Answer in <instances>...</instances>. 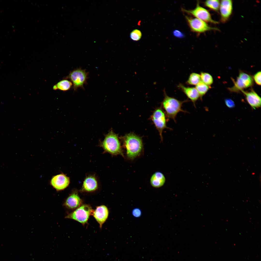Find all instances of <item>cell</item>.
I'll use <instances>...</instances> for the list:
<instances>
[{
  "label": "cell",
  "mask_w": 261,
  "mask_h": 261,
  "mask_svg": "<svg viewBox=\"0 0 261 261\" xmlns=\"http://www.w3.org/2000/svg\"><path fill=\"white\" fill-rule=\"evenodd\" d=\"M164 91V98L161 102V106L165 110L167 119H172L176 122L175 118L177 114L180 112L187 113L182 109L183 103L189 101L187 99L180 101L174 97L168 96L165 90Z\"/></svg>",
  "instance_id": "obj_1"
},
{
  "label": "cell",
  "mask_w": 261,
  "mask_h": 261,
  "mask_svg": "<svg viewBox=\"0 0 261 261\" xmlns=\"http://www.w3.org/2000/svg\"><path fill=\"white\" fill-rule=\"evenodd\" d=\"M126 150L128 157L133 159L140 153L143 144L141 138L133 133L125 135L122 137Z\"/></svg>",
  "instance_id": "obj_2"
},
{
  "label": "cell",
  "mask_w": 261,
  "mask_h": 261,
  "mask_svg": "<svg viewBox=\"0 0 261 261\" xmlns=\"http://www.w3.org/2000/svg\"><path fill=\"white\" fill-rule=\"evenodd\" d=\"M99 145L103 149L104 152L112 155L123 156L118 136L112 130L105 135L103 140L100 142Z\"/></svg>",
  "instance_id": "obj_3"
},
{
  "label": "cell",
  "mask_w": 261,
  "mask_h": 261,
  "mask_svg": "<svg viewBox=\"0 0 261 261\" xmlns=\"http://www.w3.org/2000/svg\"><path fill=\"white\" fill-rule=\"evenodd\" d=\"M93 211L90 205L83 204L68 214L65 218L74 220L84 225L87 223L90 216L92 215Z\"/></svg>",
  "instance_id": "obj_4"
},
{
  "label": "cell",
  "mask_w": 261,
  "mask_h": 261,
  "mask_svg": "<svg viewBox=\"0 0 261 261\" xmlns=\"http://www.w3.org/2000/svg\"><path fill=\"white\" fill-rule=\"evenodd\" d=\"M151 118L159 132L161 140L162 141L163 130L165 129L170 130H172V129L167 126V123L168 119L161 107L155 109L151 116Z\"/></svg>",
  "instance_id": "obj_5"
},
{
  "label": "cell",
  "mask_w": 261,
  "mask_h": 261,
  "mask_svg": "<svg viewBox=\"0 0 261 261\" xmlns=\"http://www.w3.org/2000/svg\"><path fill=\"white\" fill-rule=\"evenodd\" d=\"M88 73L81 68L76 69L70 72L68 76L73 84L74 91L80 88L84 89V85L87 83Z\"/></svg>",
  "instance_id": "obj_6"
},
{
  "label": "cell",
  "mask_w": 261,
  "mask_h": 261,
  "mask_svg": "<svg viewBox=\"0 0 261 261\" xmlns=\"http://www.w3.org/2000/svg\"><path fill=\"white\" fill-rule=\"evenodd\" d=\"M185 18L190 29L193 32L201 34L210 30H219L218 29L210 27L206 22L196 18L187 16Z\"/></svg>",
  "instance_id": "obj_7"
},
{
  "label": "cell",
  "mask_w": 261,
  "mask_h": 261,
  "mask_svg": "<svg viewBox=\"0 0 261 261\" xmlns=\"http://www.w3.org/2000/svg\"><path fill=\"white\" fill-rule=\"evenodd\" d=\"M183 11L193 15L195 18L205 22L217 24L218 22L212 19L209 11L205 8L201 6L199 3H197L195 7L192 9L187 10L183 9Z\"/></svg>",
  "instance_id": "obj_8"
},
{
  "label": "cell",
  "mask_w": 261,
  "mask_h": 261,
  "mask_svg": "<svg viewBox=\"0 0 261 261\" xmlns=\"http://www.w3.org/2000/svg\"><path fill=\"white\" fill-rule=\"evenodd\" d=\"M234 86L229 89L232 92H238L243 89L251 86L253 84L251 76L243 72H240L235 81L233 80Z\"/></svg>",
  "instance_id": "obj_9"
},
{
  "label": "cell",
  "mask_w": 261,
  "mask_h": 261,
  "mask_svg": "<svg viewBox=\"0 0 261 261\" xmlns=\"http://www.w3.org/2000/svg\"><path fill=\"white\" fill-rule=\"evenodd\" d=\"M70 183L69 178L63 174L53 176L50 181L51 186L58 191L65 189L69 186Z\"/></svg>",
  "instance_id": "obj_10"
},
{
  "label": "cell",
  "mask_w": 261,
  "mask_h": 261,
  "mask_svg": "<svg viewBox=\"0 0 261 261\" xmlns=\"http://www.w3.org/2000/svg\"><path fill=\"white\" fill-rule=\"evenodd\" d=\"M219 9L220 21L222 23H225L228 20L232 14L233 10L232 1L230 0H221Z\"/></svg>",
  "instance_id": "obj_11"
},
{
  "label": "cell",
  "mask_w": 261,
  "mask_h": 261,
  "mask_svg": "<svg viewBox=\"0 0 261 261\" xmlns=\"http://www.w3.org/2000/svg\"><path fill=\"white\" fill-rule=\"evenodd\" d=\"M82 201L79 196L78 191L74 190L66 198L63 205L66 208L75 210L82 204Z\"/></svg>",
  "instance_id": "obj_12"
},
{
  "label": "cell",
  "mask_w": 261,
  "mask_h": 261,
  "mask_svg": "<svg viewBox=\"0 0 261 261\" xmlns=\"http://www.w3.org/2000/svg\"><path fill=\"white\" fill-rule=\"evenodd\" d=\"M98 183L96 177L89 175L84 180L80 191L81 192H90L96 190L98 188Z\"/></svg>",
  "instance_id": "obj_13"
},
{
  "label": "cell",
  "mask_w": 261,
  "mask_h": 261,
  "mask_svg": "<svg viewBox=\"0 0 261 261\" xmlns=\"http://www.w3.org/2000/svg\"><path fill=\"white\" fill-rule=\"evenodd\" d=\"M109 214L108 208L104 205L97 206L95 210H94L92 215L99 224L101 228L107 219Z\"/></svg>",
  "instance_id": "obj_14"
},
{
  "label": "cell",
  "mask_w": 261,
  "mask_h": 261,
  "mask_svg": "<svg viewBox=\"0 0 261 261\" xmlns=\"http://www.w3.org/2000/svg\"><path fill=\"white\" fill-rule=\"evenodd\" d=\"M240 91L244 94L246 101L252 108L255 109L261 107V98L253 89L249 92L245 91L243 90Z\"/></svg>",
  "instance_id": "obj_15"
},
{
  "label": "cell",
  "mask_w": 261,
  "mask_h": 261,
  "mask_svg": "<svg viewBox=\"0 0 261 261\" xmlns=\"http://www.w3.org/2000/svg\"><path fill=\"white\" fill-rule=\"evenodd\" d=\"M178 87L192 102L196 107V102L200 98V96L195 87H186L181 83L179 84Z\"/></svg>",
  "instance_id": "obj_16"
},
{
  "label": "cell",
  "mask_w": 261,
  "mask_h": 261,
  "mask_svg": "<svg viewBox=\"0 0 261 261\" xmlns=\"http://www.w3.org/2000/svg\"><path fill=\"white\" fill-rule=\"evenodd\" d=\"M165 180V178L163 174L160 172H158L154 173L152 176L150 182L153 187L158 188L164 185Z\"/></svg>",
  "instance_id": "obj_17"
},
{
  "label": "cell",
  "mask_w": 261,
  "mask_h": 261,
  "mask_svg": "<svg viewBox=\"0 0 261 261\" xmlns=\"http://www.w3.org/2000/svg\"><path fill=\"white\" fill-rule=\"evenodd\" d=\"M72 85V83L68 80L65 79L62 80L54 85L53 89L65 91L68 90L71 88Z\"/></svg>",
  "instance_id": "obj_18"
},
{
  "label": "cell",
  "mask_w": 261,
  "mask_h": 261,
  "mask_svg": "<svg viewBox=\"0 0 261 261\" xmlns=\"http://www.w3.org/2000/svg\"><path fill=\"white\" fill-rule=\"evenodd\" d=\"M198 92L200 96V98L202 99L203 97L209 90L210 87L207 86L201 81L195 87Z\"/></svg>",
  "instance_id": "obj_19"
},
{
  "label": "cell",
  "mask_w": 261,
  "mask_h": 261,
  "mask_svg": "<svg viewBox=\"0 0 261 261\" xmlns=\"http://www.w3.org/2000/svg\"><path fill=\"white\" fill-rule=\"evenodd\" d=\"M205 6L211 10L218 12L219 9L220 2L219 0H208L204 2Z\"/></svg>",
  "instance_id": "obj_20"
},
{
  "label": "cell",
  "mask_w": 261,
  "mask_h": 261,
  "mask_svg": "<svg viewBox=\"0 0 261 261\" xmlns=\"http://www.w3.org/2000/svg\"><path fill=\"white\" fill-rule=\"evenodd\" d=\"M201 81L200 75L195 72H193L190 75L186 83L188 85H196Z\"/></svg>",
  "instance_id": "obj_21"
},
{
  "label": "cell",
  "mask_w": 261,
  "mask_h": 261,
  "mask_svg": "<svg viewBox=\"0 0 261 261\" xmlns=\"http://www.w3.org/2000/svg\"><path fill=\"white\" fill-rule=\"evenodd\" d=\"M200 75L201 81L210 87L213 82V79L211 75L208 73L204 72H201Z\"/></svg>",
  "instance_id": "obj_22"
},
{
  "label": "cell",
  "mask_w": 261,
  "mask_h": 261,
  "mask_svg": "<svg viewBox=\"0 0 261 261\" xmlns=\"http://www.w3.org/2000/svg\"><path fill=\"white\" fill-rule=\"evenodd\" d=\"M142 35L141 31L138 29H136L131 32L130 34V37L132 40L138 41L141 39Z\"/></svg>",
  "instance_id": "obj_23"
},
{
  "label": "cell",
  "mask_w": 261,
  "mask_h": 261,
  "mask_svg": "<svg viewBox=\"0 0 261 261\" xmlns=\"http://www.w3.org/2000/svg\"><path fill=\"white\" fill-rule=\"evenodd\" d=\"M261 72L259 71L256 72L254 75V79L255 83L257 85H261Z\"/></svg>",
  "instance_id": "obj_24"
},
{
  "label": "cell",
  "mask_w": 261,
  "mask_h": 261,
  "mask_svg": "<svg viewBox=\"0 0 261 261\" xmlns=\"http://www.w3.org/2000/svg\"><path fill=\"white\" fill-rule=\"evenodd\" d=\"M132 213L133 216L136 218L140 217L141 215V212L140 209L138 208H135L132 210Z\"/></svg>",
  "instance_id": "obj_25"
},
{
  "label": "cell",
  "mask_w": 261,
  "mask_h": 261,
  "mask_svg": "<svg viewBox=\"0 0 261 261\" xmlns=\"http://www.w3.org/2000/svg\"><path fill=\"white\" fill-rule=\"evenodd\" d=\"M225 102L226 106L230 108H232L235 106L234 102L230 99H225Z\"/></svg>",
  "instance_id": "obj_26"
},
{
  "label": "cell",
  "mask_w": 261,
  "mask_h": 261,
  "mask_svg": "<svg viewBox=\"0 0 261 261\" xmlns=\"http://www.w3.org/2000/svg\"><path fill=\"white\" fill-rule=\"evenodd\" d=\"M173 34L174 36L178 37L181 38L184 36L183 33L178 30H174L173 32Z\"/></svg>",
  "instance_id": "obj_27"
}]
</instances>
